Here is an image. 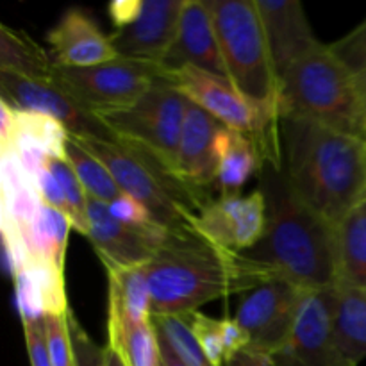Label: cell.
I'll return each mask as SVG.
<instances>
[{"instance_id": "3957f363", "label": "cell", "mask_w": 366, "mask_h": 366, "mask_svg": "<svg viewBox=\"0 0 366 366\" xmlns=\"http://www.w3.org/2000/svg\"><path fill=\"white\" fill-rule=\"evenodd\" d=\"M261 170L268 224L263 239L245 256L300 290L336 286L335 225L300 202L277 167L264 163Z\"/></svg>"}, {"instance_id": "9a60e30c", "label": "cell", "mask_w": 366, "mask_h": 366, "mask_svg": "<svg viewBox=\"0 0 366 366\" xmlns=\"http://www.w3.org/2000/svg\"><path fill=\"white\" fill-rule=\"evenodd\" d=\"M263 21L277 79L306 54L320 45L313 34L304 6L297 0H254Z\"/></svg>"}, {"instance_id": "603a6c76", "label": "cell", "mask_w": 366, "mask_h": 366, "mask_svg": "<svg viewBox=\"0 0 366 366\" xmlns=\"http://www.w3.org/2000/svg\"><path fill=\"white\" fill-rule=\"evenodd\" d=\"M231 222L234 249L238 254L252 250L263 239L268 224V204L263 189L249 195L218 197Z\"/></svg>"}, {"instance_id": "7402d4cb", "label": "cell", "mask_w": 366, "mask_h": 366, "mask_svg": "<svg viewBox=\"0 0 366 366\" xmlns=\"http://www.w3.org/2000/svg\"><path fill=\"white\" fill-rule=\"evenodd\" d=\"M338 281L366 290V199L335 225Z\"/></svg>"}, {"instance_id": "ac0fdd59", "label": "cell", "mask_w": 366, "mask_h": 366, "mask_svg": "<svg viewBox=\"0 0 366 366\" xmlns=\"http://www.w3.org/2000/svg\"><path fill=\"white\" fill-rule=\"evenodd\" d=\"M50 56L59 66H93L120 57L99 25L84 11L71 7L46 34Z\"/></svg>"}, {"instance_id": "1f68e13d", "label": "cell", "mask_w": 366, "mask_h": 366, "mask_svg": "<svg viewBox=\"0 0 366 366\" xmlns=\"http://www.w3.org/2000/svg\"><path fill=\"white\" fill-rule=\"evenodd\" d=\"M331 50L352 74L361 92L366 86V20L340 41L332 43Z\"/></svg>"}, {"instance_id": "bcb514c9", "label": "cell", "mask_w": 366, "mask_h": 366, "mask_svg": "<svg viewBox=\"0 0 366 366\" xmlns=\"http://www.w3.org/2000/svg\"><path fill=\"white\" fill-rule=\"evenodd\" d=\"M161 366H163V365H161Z\"/></svg>"}, {"instance_id": "60d3db41", "label": "cell", "mask_w": 366, "mask_h": 366, "mask_svg": "<svg viewBox=\"0 0 366 366\" xmlns=\"http://www.w3.org/2000/svg\"><path fill=\"white\" fill-rule=\"evenodd\" d=\"M16 107L0 97V147H7L13 139Z\"/></svg>"}, {"instance_id": "8992f818", "label": "cell", "mask_w": 366, "mask_h": 366, "mask_svg": "<svg viewBox=\"0 0 366 366\" xmlns=\"http://www.w3.org/2000/svg\"><path fill=\"white\" fill-rule=\"evenodd\" d=\"M225 75L264 122L279 120V79L254 0H206Z\"/></svg>"}, {"instance_id": "ffe728a7", "label": "cell", "mask_w": 366, "mask_h": 366, "mask_svg": "<svg viewBox=\"0 0 366 366\" xmlns=\"http://www.w3.org/2000/svg\"><path fill=\"white\" fill-rule=\"evenodd\" d=\"M107 325H142L152 322V299L145 264L131 268H106Z\"/></svg>"}, {"instance_id": "7a4b0ae2", "label": "cell", "mask_w": 366, "mask_h": 366, "mask_svg": "<svg viewBox=\"0 0 366 366\" xmlns=\"http://www.w3.org/2000/svg\"><path fill=\"white\" fill-rule=\"evenodd\" d=\"M152 317L192 315L204 304L250 292L275 277L245 254L224 250L200 236L170 234L145 264Z\"/></svg>"}, {"instance_id": "83f0119b", "label": "cell", "mask_w": 366, "mask_h": 366, "mask_svg": "<svg viewBox=\"0 0 366 366\" xmlns=\"http://www.w3.org/2000/svg\"><path fill=\"white\" fill-rule=\"evenodd\" d=\"M157 336L170 347L179 361L184 366H211L189 325L188 318L181 315H163L152 317Z\"/></svg>"}, {"instance_id": "f6af8a7d", "label": "cell", "mask_w": 366, "mask_h": 366, "mask_svg": "<svg viewBox=\"0 0 366 366\" xmlns=\"http://www.w3.org/2000/svg\"><path fill=\"white\" fill-rule=\"evenodd\" d=\"M360 93H361V106H363V122H365V132H366V86Z\"/></svg>"}, {"instance_id": "f35d334b", "label": "cell", "mask_w": 366, "mask_h": 366, "mask_svg": "<svg viewBox=\"0 0 366 366\" xmlns=\"http://www.w3.org/2000/svg\"><path fill=\"white\" fill-rule=\"evenodd\" d=\"M220 331L222 342H224L225 349V366H227L239 352L249 349L250 340L245 329H243L234 318H222Z\"/></svg>"}, {"instance_id": "d6986e66", "label": "cell", "mask_w": 366, "mask_h": 366, "mask_svg": "<svg viewBox=\"0 0 366 366\" xmlns=\"http://www.w3.org/2000/svg\"><path fill=\"white\" fill-rule=\"evenodd\" d=\"M332 332L343 360L357 366L366 360V290L340 282L332 286Z\"/></svg>"}, {"instance_id": "5b68a950", "label": "cell", "mask_w": 366, "mask_h": 366, "mask_svg": "<svg viewBox=\"0 0 366 366\" xmlns=\"http://www.w3.org/2000/svg\"><path fill=\"white\" fill-rule=\"evenodd\" d=\"M279 117L318 122L366 142L361 93L331 45H318L279 81Z\"/></svg>"}, {"instance_id": "44dd1931", "label": "cell", "mask_w": 366, "mask_h": 366, "mask_svg": "<svg viewBox=\"0 0 366 366\" xmlns=\"http://www.w3.org/2000/svg\"><path fill=\"white\" fill-rule=\"evenodd\" d=\"M217 182L220 197L242 195V188L263 164V156L252 136L224 127L217 138Z\"/></svg>"}, {"instance_id": "e0dca14e", "label": "cell", "mask_w": 366, "mask_h": 366, "mask_svg": "<svg viewBox=\"0 0 366 366\" xmlns=\"http://www.w3.org/2000/svg\"><path fill=\"white\" fill-rule=\"evenodd\" d=\"M182 66H195L225 75L213 16L207 9L206 0H184L179 16L177 34L159 68L170 71Z\"/></svg>"}, {"instance_id": "9c48e42d", "label": "cell", "mask_w": 366, "mask_h": 366, "mask_svg": "<svg viewBox=\"0 0 366 366\" xmlns=\"http://www.w3.org/2000/svg\"><path fill=\"white\" fill-rule=\"evenodd\" d=\"M161 75L189 102L202 107L225 127L252 136L259 150L270 145L277 136L279 120L275 124L264 122L225 75L195 66H182L170 71L161 70Z\"/></svg>"}, {"instance_id": "6da1fadb", "label": "cell", "mask_w": 366, "mask_h": 366, "mask_svg": "<svg viewBox=\"0 0 366 366\" xmlns=\"http://www.w3.org/2000/svg\"><path fill=\"white\" fill-rule=\"evenodd\" d=\"M279 170L300 202L332 225L366 199V142L318 122L279 117Z\"/></svg>"}, {"instance_id": "2e32d148", "label": "cell", "mask_w": 366, "mask_h": 366, "mask_svg": "<svg viewBox=\"0 0 366 366\" xmlns=\"http://www.w3.org/2000/svg\"><path fill=\"white\" fill-rule=\"evenodd\" d=\"M224 127L202 107L188 102L174 174L202 195L217 182V138Z\"/></svg>"}, {"instance_id": "ab89813d", "label": "cell", "mask_w": 366, "mask_h": 366, "mask_svg": "<svg viewBox=\"0 0 366 366\" xmlns=\"http://www.w3.org/2000/svg\"><path fill=\"white\" fill-rule=\"evenodd\" d=\"M143 6V0H114L107 6V14L113 21L114 31L124 29L125 25L131 24L139 14Z\"/></svg>"}, {"instance_id": "d4e9b609", "label": "cell", "mask_w": 366, "mask_h": 366, "mask_svg": "<svg viewBox=\"0 0 366 366\" xmlns=\"http://www.w3.org/2000/svg\"><path fill=\"white\" fill-rule=\"evenodd\" d=\"M54 63L50 52L38 45L25 32L0 25V71L24 75V77H52Z\"/></svg>"}, {"instance_id": "f1b7e54d", "label": "cell", "mask_w": 366, "mask_h": 366, "mask_svg": "<svg viewBox=\"0 0 366 366\" xmlns=\"http://www.w3.org/2000/svg\"><path fill=\"white\" fill-rule=\"evenodd\" d=\"M27 272L38 290L45 317H59L70 311L64 292L63 268L46 259H29L25 264Z\"/></svg>"}, {"instance_id": "d590c367", "label": "cell", "mask_w": 366, "mask_h": 366, "mask_svg": "<svg viewBox=\"0 0 366 366\" xmlns=\"http://www.w3.org/2000/svg\"><path fill=\"white\" fill-rule=\"evenodd\" d=\"M70 336H71V345H74V356H75V366H107L106 361V347H99L88 332L82 329L79 324L77 318L74 317L70 310Z\"/></svg>"}, {"instance_id": "8d00e7d4", "label": "cell", "mask_w": 366, "mask_h": 366, "mask_svg": "<svg viewBox=\"0 0 366 366\" xmlns=\"http://www.w3.org/2000/svg\"><path fill=\"white\" fill-rule=\"evenodd\" d=\"M24 336L29 360H31V366H54L52 360H50L49 347H46V336L45 327H43V320L25 324Z\"/></svg>"}, {"instance_id": "7c38bea8", "label": "cell", "mask_w": 366, "mask_h": 366, "mask_svg": "<svg viewBox=\"0 0 366 366\" xmlns=\"http://www.w3.org/2000/svg\"><path fill=\"white\" fill-rule=\"evenodd\" d=\"M270 357L277 366H350L332 332V288L304 290L290 340Z\"/></svg>"}, {"instance_id": "ba28073f", "label": "cell", "mask_w": 366, "mask_h": 366, "mask_svg": "<svg viewBox=\"0 0 366 366\" xmlns=\"http://www.w3.org/2000/svg\"><path fill=\"white\" fill-rule=\"evenodd\" d=\"M159 77L161 68L157 64L127 57L93 66L56 64L52 71V81L97 117L132 106Z\"/></svg>"}, {"instance_id": "b9f144b4", "label": "cell", "mask_w": 366, "mask_h": 366, "mask_svg": "<svg viewBox=\"0 0 366 366\" xmlns=\"http://www.w3.org/2000/svg\"><path fill=\"white\" fill-rule=\"evenodd\" d=\"M227 366H277L268 354L256 352V350H243Z\"/></svg>"}, {"instance_id": "4316f807", "label": "cell", "mask_w": 366, "mask_h": 366, "mask_svg": "<svg viewBox=\"0 0 366 366\" xmlns=\"http://www.w3.org/2000/svg\"><path fill=\"white\" fill-rule=\"evenodd\" d=\"M64 159L75 172L84 192L93 199L104 204H111L124 193L111 172L106 168V164L100 163L71 136H68L66 147H64Z\"/></svg>"}, {"instance_id": "e575fe53", "label": "cell", "mask_w": 366, "mask_h": 366, "mask_svg": "<svg viewBox=\"0 0 366 366\" xmlns=\"http://www.w3.org/2000/svg\"><path fill=\"white\" fill-rule=\"evenodd\" d=\"M107 209H109L111 217H113L114 220L122 222V224L129 225V227L149 231V229H154L159 225L152 218L150 211L147 209L142 202H138L134 197L127 195V193H122L118 199H114L113 202L107 204Z\"/></svg>"}, {"instance_id": "484cf974", "label": "cell", "mask_w": 366, "mask_h": 366, "mask_svg": "<svg viewBox=\"0 0 366 366\" xmlns=\"http://www.w3.org/2000/svg\"><path fill=\"white\" fill-rule=\"evenodd\" d=\"M107 347L125 366H161V347L154 322L107 325Z\"/></svg>"}, {"instance_id": "4dcf8cb0", "label": "cell", "mask_w": 366, "mask_h": 366, "mask_svg": "<svg viewBox=\"0 0 366 366\" xmlns=\"http://www.w3.org/2000/svg\"><path fill=\"white\" fill-rule=\"evenodd\" d=\"M46 164H49L52 174L56 175L57 182L63 188L71 229L88 238V193L84 192L81 181L77 179L75 172L71 170L70 164L66 163V159H63V157H49Z\"/></svg>"}, {"instance_id": "277c9868", "label": "cell", "mask_w": 366, "mask_h": 366, "mask_svg": "<svg viewBox=\"0 0 366 366\" xmlns=\"http://www.w3.org/2000/svg\"><path fill=\"white\" fill-rule=\"evenodd\" d=\"M75 139L106 164L122 192L142 202L161 227L175 236H197L200 211L211 200L181 181L163 161L122 139Z\"/></svg>"}, {"instance_id": "52a82bcc", "label": "cell", "mask_w": 366, "mask_h": 366, "mask_svg": "<svg viewBox=\"0 0 366 366\" xmlns=\"http://www.w3.org/2000/svg\"><path fill=\"white\" fill-rule=\"evenodd\" d=\"M189 100L161 75L149 92L125 109L99 114L118 139L142 147L174 170Z\"/></svg>"}, {"instance_id": "cb8c5ba5", "label": "cell", "mask_w": 366, "mask_h": 366, "mask_svg": "<svg viewBox=\"0 0 366 366\" xmlns=\"http://www.w3.org/2000/svg\"><path fill=\"white\" fill-rule=\"evenodd\" d=\"M70 218L54 207L41 204L38 218L29 227L20 229L29 259H46L64 270Z\"/></svg>"}, {"instance_id": "7bdbcfd3", "label": "cell", "mask_w": 366, "mask_h": 366, "mask_svg": "<svg viewBox=\"0 0 366 366\" xmlns=\"http://www.w3.org/2000/svg\"><path fill=\"white\" fill-rule=\"evenodd\" d=\"M157 338H159V336H157ZM159 347H161V365L163 366H184L181 361L177 360V357H175V354L172 352L170 347H168L161 338H159Z\"/></svg>"}, {"instance_id": "5bb4252c", "label": "cell", "mask_w": 366, "mask_h": 366, "mask_svg": "<svg viewBox=\"0 0 366 366\" xmlns=\"http://www.w3.org/2000/svg\"><path fill=\"white\" fill-rule=\"evenodd\" d=\"M184 0H143L138 16L109 36L120 57L161 66L177 34Z\"/></svg>"}, {"instance_id": "d6a6232c", "label": "cell", "mask_w": 366, "mask_h": 366, "mask_svg": "<svg viewBox=\"0 0 366 366\" xmlns=\"http://www.w3.org/2000/svg\"><path fill=\"white\" fill-rule=\"evenodd\" d=\"M70 311L59 317H45L43 327H45L46 347H49L50 360L54 366H75L74 345L70 336Z\"/></svg>"}, {"instance_id": "30bf717a", "label": "cell", "mask_w": 366, "mask_h": 366, "mask_svg": "<svg viewBox=\"0 0 366 366\" xmlns=\"http://www.w3.org/2000/svg\"><path fill=\"white\" fill-rule=\"evenodd\" d=\"M302 292L286 279L272 277L247 293L234 320L249 335L250 350L272 356L286 345Z\"/></svg>"}, {"instance_id": "4fadbf2b", "label": "cell", "mask_w": 366, "mask_h": 366, "mask_svg": "<svg viewBox=\"0 0 366 366\" xmlns=\"http://www.w3.org/2000/svg\"><path fill=\"white\" fill-rule=\"evenodd\" d=\"M88 222V239L106 268L143 267L170 236L161 225L143 231L114 220L107 204L89 195Z\"/></svg>"}, {"instance_id": "8fae6325", "label": "cell", "mask_w": 366, "mask_h": 366, "mask_svg": "<svg viewBox=\"0 0 366 366\" xmlns=\"http://www.w3.org/2000/svg\"><path fill=\"white\" fill-rule=\"evenodd\" d=\"M0 92L2 99H6L16 109L56 118L74 138H93L104 142L118 139L97 114L75 102L52 81V77L34 79L11 71H0Z\"/></svg>"}, {"instance_id": "ee69618b", "label": "cell", "mask_w": 366, "mask_h": 366, "mask_svg": "<svg viewBox=\"0 0 366 366\" xmlns=\"http://www.w3.org/2000/svg\"><path fill=\"white\" fill-rule=\"evenodd\" d=\"M106 361H107V366H125L124 363H122L120 357H118L117 354L109 349V347H106Z\"/></svg>"}, {"instance_id": "836d02e7", "label": "cell", "mask_w": 366, "mask_h": 366, "mask_svg": "<svg viewBox=\"0 0 366 366\" xmlns=\"http://www.w3.org/2000/svg\"><path fill=\"white\" fill-rule=\"evenodd\" d=\"M186 318H188L189 325H192L193 332H195L209 365L225 366V349L224 342H222L220 320H214V318L199 313V311L186 315Z\"/></svg>"}, {"instance_id": "f546056e", "label": "cell", "mask_w": 366, "mask_h": 366, "mask_svg": "<svg viewBox=\"0 0 366 366\" xmlns=\"http://www.w3.org/2000/svg\"><path fill=\"white\" fill-rule=\"evenodd\" d=\"M14 134H24L27 138L34 139L36 143H39L49 152L50 157H63L64 159V147H66L70 134L64 129V125L57 122L56 118L32 113V111L16 109L13 136Z\"/></svg>"}, {"instance_id": "74e56055", "label": "cell", "mask_w": 366, "mask_h": 366, "mask_svg": "<svg viewBox=\"0 0 366 366\" xmlns=\"http://www.w3.org/2000/svg\"><path fill=\"white\" fill-rule=\"evenodd\" d=\"M36 188H38L39 199H41L43 204L61 211V213H64L68 217V206L66 199H64L63 188H61L56 175L52 174V170H50L46 163L45 167L41 168V172H39L38 179H36Z\"/></svg>"}]
</instances>
